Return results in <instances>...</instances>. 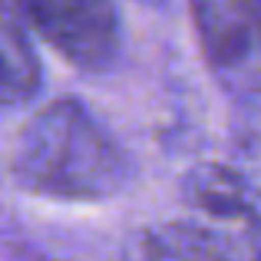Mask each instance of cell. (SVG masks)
Wrapping results in <instances>:
<instances>
[{
	"label": "cell",
	"mask_w": 261,
	"mask_h": 261,
	"mask_svg": "<svg viewBox=\"0 0 261 261\" xmlns=\"http://www.w3.org/2000/svg\"><path fill=\"white\" fill-rule=\"evenodd\" d=\"M185 195L195 208L208 212L212 218L245 225L251 238H261V218L251 202V178L238 166L202 162L185 175Z\"/></svg>",
	"instance_id": "cell-4"
},
{
	"label": "cell",
	"mask_w": 261,
	"mask_h": 261,
	"mask_svg": "<svg viewBox=\"0 0 261 261\" xmlns=\"http://www.w3.org/2000/svg\"><path fill=\"white\" fill-rule=\"evenodd\" d=\"M231 146L238 155V169L255 185H261V89L242 93L238 119L231 129Z\"/></svg>",
	"instance_id": "cell-7"
},
{
	"label": "cell",
	"mask_w": 261,
	"mask_h": 261,
	"mask_svg": "<svg viewBox=\"0 0 261 261\" xmlns=\"http://www.w3.org/2000/svg\"><path fill=\"white\" fill-rule=\"evenodd\" d=\"M212 73L238 96L261 89V0H189Z\"/></svg>",
	"instance_id": "cell-3"
},
{
	"label": "cell",
	"mask_w": 261,
	"mask_h": 261,
	"mask_svg": "<svg viewBox=\"0 0 261 261\" xmlns=\"http://www.w3.org/2000/svg\"><path fill=\"white\" fill-rule=\"evenodd\" d=\"M142 255L149 258H235L248 245L228 242V235L195 222H166L142 235Z\"/></svg>",
	"instance_id": "cell-6"
},
{
	"label": "cell",
	"mask_w": 261,
	"mask_h": 261,
	"mask_svg": "<svg viewBox=\"0 0 261 261\" xmlns=\"http://www.w3.org/2000/svg\"><path fill=\"white\" fill-rule=\"evenodd\" d=\"M43 86V66L20 17L0 0V109L27 106Z\"/></svg>",
	"instance_id": "cell-5"
},
{
	"label": "cell",
	"mask_w": 261,
	"mask_h": 261,
	"mask_svg": "<svg viewBox=\"0 0 261 261\" xmlns=\"http://www.w3.org/2000/svg\"><path fill=\"white\" fill-rule=\"evenodd\" d=\"M30 27L66 60L86 73H102L119 57L116 0H13Z\"/></svg>",
	"instance_id": "cell-2"
},
{
	"label": "cell",
	"mask_w": 261,
	"mask_h": 261,
	"mask_svg": "<svg viewBox=\"0 0 261 261\" xmlns=\"http://www.w3.org/2000/svg\"><path fill=\"white\" fill-rule=\"evenodd\" d=\"M20 192L53 202H106L133 178L116 136L73 96L40 106L23 122L10 155Z\"/></svg>",
	"instance_id": "cell-1"
}]
</instances>
